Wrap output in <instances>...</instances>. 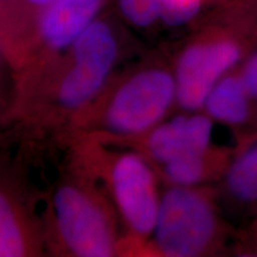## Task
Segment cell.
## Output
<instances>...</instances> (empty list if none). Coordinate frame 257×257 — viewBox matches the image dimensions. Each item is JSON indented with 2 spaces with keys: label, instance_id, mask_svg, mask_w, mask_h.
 I'll use <instances>...</instances> for the list:
<instances>
[{
  "label": "cell",
  "instance_id": "cell-1",
  "mask_svg": "<svg viewBox=\"0 0 257 257\" xmlns=\"http://www.w3.org/2000/svg\"><path fill=\"white\" fill-rule=\"evenodd\" d=\"M257 43V0H232L218 21L180 51L174 78L176 102L202 110L216 83L236 68Z\"/></svg>",
  "mask_w": 257,
  "mask_h": 257
},
{
  "label": "cell",
  "instance_id": "cell-2",
  "mask_svg": "<svg viewBox=\"0 0 257 257\" xmlns=\"http://www.w3.org/2000/svg\"><path fill=\"white\" fill-rule=\"evenodd\" d=\"M230 231L219 212L217 192L208 185L169 186L161 195L152 234V251L166 257L220 252Z\"/></svg>",
  "mask_w": 257,
  "mask_h": 257
},
{
  "label": "cell",
  "instance_id": "cell-3",
  "mask_svg": "<svg viewBox=\"0 0 257 257\" xmlns=\"http://www.w3.org/2000/svg\"><path fill=\"white\" fill-rule=\"evenodd\" d=\"M66 60L49 69L44 80V98L61 113L78 118L100 96L118 55L115 36L105 22L95 19L73 42Z\"/></svg>",
  "mask_w": 257,
  "mask_h": 257
},
{
  "label": "cell",
  "instance_id": "cell-4",
  "mask_svg": "<svg viewBox=\"0 0 257 257\" xmlns=\"http://www.w3.org/2000/svg\"><path fill=\"white\" fill-rule=\"evenodd\" d=\"M176 101L174 73L153 66L128 75L101 100L78 117L79 124L94 123L101 133L117 137H140L166 117Z\"/></svg>",
  "mask_w": 257,
  "mask_h": 257
},
{
  "label": "cell",
  "instance_id": "cell-5",
  "mask_svg": "<svg viewBox=\"0 0 257 257\" xmlns=\"http://www.w3.org/2000/svg\"><path fill=\"white\" fill-rule=\"evenodd\" d=\"M53 221L60 246L69 255L110 257L119 251L110 205L87 181L72 180L56 188Z\"/></svg>",
  "mask_w": 257,
  "mask_h": 257
},
{
  "label": "cell",
  "instance_id": "cell-6",
  "mask_svg": "<svg viewBox=\"0 0 257 257\" xmlns=\"http://www.w3.org/2000/svg\"><path fill=\"white\" fill-rule=\"evenodd\" d=\"M105 176L121 218L136 242L152 237L159 214L161 195L157 178L144 154L124 152L106 155Z\"/></svg>",
  "mask_w": 257,
  "mask_h": 257
},
{
  "label": "cell",
  "instance_id": "cell-7",
  "mask_svg": "<svg viewBox=\"0 0 257 257\" xmlns=\"http://www.w3.org/2000/svg\"><path fill=\"white\" fill-rule=\"evenodd\" d=\"M213 119L206 113L181 114L143 135V154L157 165L212 146Z\"/></svg>",
  "mask_w": 257,
  "mask_h": 257
},
{
  "label": "cell",
  "instance_id": "cell-8",
  "mask_svg": "<svg viewBox=\"0 0 257 257\" xmlns=\"http://www.w3.org/2000/svg\"><path fill=\"white\" fill-rule=\"evenodd\" d=\"M104 0H54L40 11L36 32L44 50H67L79 35L95 21Z\"/></svg>",
  "mask_w": 257,
  "mask_h": 257
},
{
  "label": "cell",
  "instance_id": "cell-9",
  "mask_svg": "<svg viewBox=\"0 0 257 257\" xmlns=\"http://www.w3.org/2000/svg\"><path fill=\"white\" fill-rule=\"evenodd\" d=\"M202 110L236 131L240 142L257 136V101L246 92L237 67L216 83Z\"/></svg>",
  "mask_w": 257,
  "mask_h": 257
},
{
  "label": "cell",
  "instance_id": "cell-10",
  "mask_svg": "<svg viewBox=\"0 0 257 257\" xmlns=\"http://www.w3.org/2000/svg\"><path fill=\"white\" fill-rule=\"evenodd\" d=\"M236 149L211 146L186 154L162 166V176L169 186H202L223 180Z\"/></svg>",
  "mask_w": 257,
  "mask_h": 257
},
{
  "label": "cell",
  "instance_id": "cell-11",
  "mask_svg": "<svg viewBox=\"0 0 257 257\" xmlns=\"http://www.w3.org/2000/svg\"><path fill=\"white\" fill-rule=\"evenodd\" d=\"M35 231L16 201L0 188V257H22L37 251Z\"/></svg>",
  "mask_w": 257,
  "mask_h": 257
},
{
  "label": "cell",
  "instance_id": "cell-12",
  "mask_svg": "<svg viewBox=\"0 0 257 257\" xmlns=\"http://www.w3.org/2000/svg\"><path fill=\"white\" fill-rule=\"evenodd\" d=\"M223 184L225 193L234 202L257 206V136L240 142Z\"/></svg>",
  "mask_w": 257,
  "mask_h": 257
},
{
  "label": "cell",
  "instance_id": "cell-13",
  "mask_svg": "<svg viewBox=\"0 0 257 257\" xmlns=\"http://www.w3.org/2000/svg\"><path fill=\"white\" fill-rule=\"evenodd\" d=\"M23 0H0V46L11 63L23 59V41L18 24V6Z\"/></svg>",
  "mask_w": 257,
  "mask_h": 257
},
{
  "label": "cell",
  "instance_id": "cell-14",
  "mask_svg": "<svg viewBox=\"0 0 257 257\" xmlns=\"http://www.w3.org/2000/svg\"><path fill=\"white\" fill-rule=\"evenodd\" d=\"M119 8L131 24L146 28L161 18L162 0H119Z\"/></svg>",
  "mask_w": 257,
  "mask_h": 257
},
{
  "label": "cell",
  "instance_id": "cell-15",
  "mask_svg": "<svg viewBox=\"0 0 257 257\" xmlns=\"http://www.w3.org/2000/svg\"><path fill=\"white\" fill-rule=\"evenodd\" d=\"M204 0H162L161 18L168 25L187 23L198 15Z\"/></svg>",
  "mask_w": 257,
  "mask_h": 257
},
{
  "label": "cell",
  "instance_id": "cell-16",
  "mask_svg": "<svg viewBox=\"0 0 257 257\" xmlns=\"http://www.w3.org/2000/svg\"><path fill=\"white\" fill-rule=\"evenodd\" d=\"M237 70L246 92L257 101V43L237 66Z\"/></svg>",
  "mask_w": 257,
  "mask_h": 257
},
{
  "label": "cell",
  "instance_id": "cell-17",
  "mask_svg": "<svg viewBox=\"0 0 257 257\" xmlns=\"http://www.w3.org/2000/svg\"><path fill=\"white\" fill-rule=\"evenodd\" d=\"M236 252H243L244 256L257 255V218L250 225L249 229L240 236V239L236 240Z\"/></svg>",
  "mask_w": 257,
  "mask_h": 257
},
{
  "label": "cell",
  "instance_id": "cell-18",
  "mask_svg": "<svg viewBox=\"0 0 257 257\" xmlns=\"http://www.w3.org/2000/svg\"><path fill=\"white\" fill-rule=\"evenodd\" d=\"M54 0H23V4L30 6L32 9H36L38 11L43 10L46 6L51 4Z\"/></svg>",
  "mask_w": 257,
  "mask_h": 257
},
{
  "label": "cell",
  "instance_id": "cell-19",
  "mask_svg": "<svg viewBox=\"0 0 257 257\" xmlns=\"http://www.w3.org/2000/svg\"><path fill=\"white\" fill-rule=\"evenodd\" d=\"M2 55H5V54H4V51H3L2 46H0V60H2Z\"/></svg>",
  "mask_w": 257,
  "mask_h": 257
}]
</instances>
